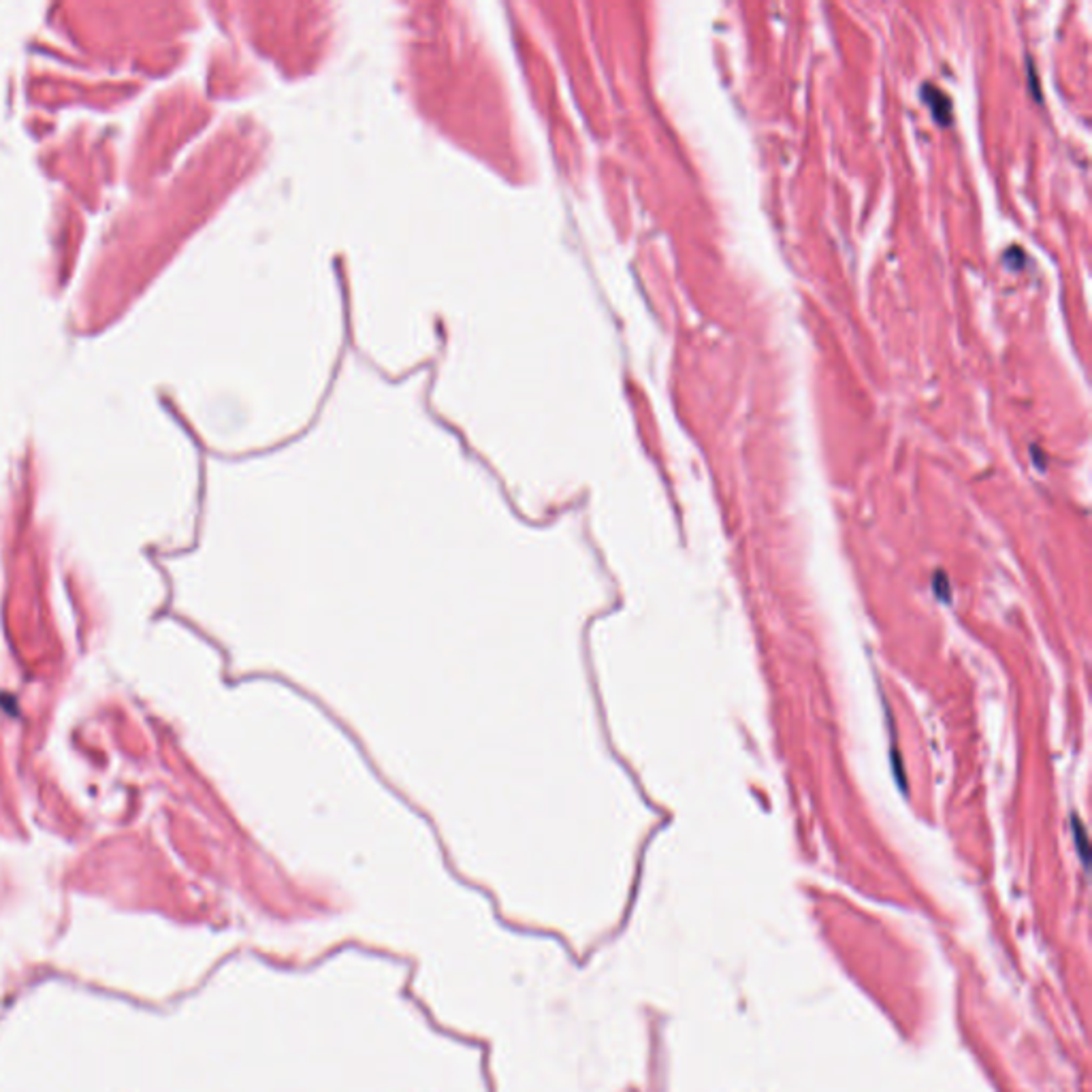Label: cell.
<instances>
[{"label":"cell","mask_w":1092,"mask_h":1092,"mask_svg":"<svg viewBox=\"0 0 1092 1092\" xmlns=\"http://www.w3.org/2000/svg\"><path fill=\"white\" fill-rule=\"evenodd\" d=\"M922 99L926 101V105L930 107V109H933V115H935V120H937V122L950 124V120H951V103H950V99H947V96L943 94L941 90H939V88L926 83V86L922 88Z\"/></svg>","instance_id":"obj_1"}]
</instances>
